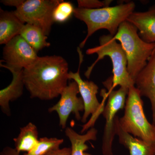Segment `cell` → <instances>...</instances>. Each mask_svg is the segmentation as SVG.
I'll list each match as a JSON object with an SVG mask.
<instances>
[{
	"instance_id": "obj_1",
	"label": "cell",
	"mask_w": 155,
	"mask_h": 155,
	"mask_svg": "<svg viewBox=\"0 0 155 155\" xmlns=\"http://www.w3.org/2000/svg\"><path fill=\"white\" fill-rule=\"evenodd\" d=\"M68 64L60 56L39 57L23 69L24 85L31 97L52 100L61 95L68 85Z\"/></svg>"
},
{
	"instance_id": "obj_2",
	"label": "cell",
	"mask_w": 155,
	"mask_h": 155,
	"mask_svg": "<svg viewBox=\"0 0 155 155\" xmlns=\"http://www.w3.org/2000/svg\"><path fill=\"white\" fill-rule=\"evenodd\" d=\"M135 7L134 2H129L114 7L98 9L75 8L73 14L74 16L84 22L87 28V35L81 43L79 48H83L89 38L100 29H107L110 35L115 36L119 25L126 21L133 13Z\"/></svg>"
},
{
	"instance_id": "obj_3",
	"label": "cell",
	"mask_w": 155,
	"mask_h": 155,
	"mask_svg": "<svg viewBox=\"0 0 155 155\" xmlns=\"http://www.w3.org/2000/svg\"><path fill=\"white\" fill-rule=\"evenodd\" d=\"M138 30L130 22L125 21L119 25L114 36L125 51L127 59V69L132 80L136 78L147 65L155 48V43H149L139 35Z\"/></svg>"
},
{
	"instance_id": "obj_4",
	"label": "cell",
	"mask_w": 155,
	"mask_h": 155,
	"mask_svg": "<svg viewBox=\"0 0 155 155\" xmlns=\"http://www.w3.org/2000/svg\"><path fill=\"white\" fill-rule=\"evenodd\" d=\"M100 45L87 50V55L97 54V58L91 66L87 68L84 75L89 78L94 67L99 61L106 56L110 58L113 64V88L116 87L126 89L135 85V82L130 77L127 71V59L120 44L117 42L111 35H102L100 38Z\"/></svg>"
},
{
	"instance_id": "obj_5",
	"label": "cell",
	"mask_w": 155,
	"mask_h": 155,
	"mask_svg": "<svg viewBox=\"0 0 155 155\" xmlns=\"http://www.w3.org/2000/svg\"><path fill=\"white\" fill-rule=\"evenodd\" d=\"M138 89L134 85L128 90L124 116L119 119L123 130L148 143L155 144V125L145 115L143 102Z\"/></svg>"
},
{
	"instance_id": "obj_6",
	"label": "cell",
	"mask_w": 155,
	"mask_h": 155,
	"mask_svg": "<svg viewBox=\"0 0 155 155\" xmlns=\"http://www.w3.org/2000/svg\"><path fill=\"white\" fill-rule=\"evenodd\" d=\"M108 92L107 93L108 101L103 112V116L106 119L102 141L103 154L114 155L112 145L115 132V120L116 114L119 110L125 107L126 97L129 89L120 87L118 90L114 91L113 88V76H111L103 82Z\"/></svg>"
},
{
	"instance_id": "obj_7",
	"label": "cell",
	"mask_w": 155,
	"mask_h": 155,
	"mask_svg": "<svg viewBox=\"0 0 155 155\" xmlns=\"http://www.w3.org/2000/svg\"><path fill=\"white\" fill-rule=\"evenodd\" d=\"M63 0H26L14 11L24 24L37 26L46 35H49L54 24L53 14Z\"/></svg>"
},
{
	"instance_id": "obj_8",
	"label": "cell",
	"mask_w": 155,
	"mask_h": 155,
	"mask_svg": "<svg viewBox=\"0 0 155 155\" xmlns=\"http://www.w3.org/2000/svg\"><path fill=\"white\" fill-rule=\"evenodd\" d=\"M77 51L79 54L80 59L78 70L76 72H69L68 77L69 80L74 81L77 83L79 93L83 100L84 109V113L81 117V122L86 123L88 116L91 114L92 115L89 123L83 126L81 132L83 133L87 129L90 127H93L94 125L96 119L101 113H103L105 107L104 103L101 104L97 98V94L99 89L97 85L93 81H84L81 77L79 70L81 65L83 61V55L80 48H78Z\"/></svg>"
},
{
	"instance_id": "obj_9",
	"label": "cell",
	"mask_w": 155,
	"mask_h": 155,
	"mask_svg": "<svg viewBox=\"0 0 155 155\" xmlns=\"http://www.w3.org/2000/svg\"><path fill=\"white\" fill-rule=\"evenodd\" d=\"M37 52L20 35L15 37L5 45L1 67L8 69H24L38 58Z\"/></svg>"
},
{
	"instance_id": "obj_10",
	"label": "cell",
	"mask_w": 155,
	"mask_h": 155,
	"mask_svg": "<svg viewBox=\"0 0 155 155\" xmlns=\"http://www.w3.org/2000/svg\"><path fill=\"white\" fill-rule=\"evenodd\" d=\"M77 83L74 81L70 82L61 94V97L58 103L49 108V113L55 111L59 118V125L63 129L67 127V123L71 113L75 115L77 120L81 119L80 112L84 110L82 98L77 97L79 93Z\"/></svg>"
},
{
	"instance_id": "obj_11",
	"label": "cell",
	"mask_w": 155,
	"mask_h": 155,
	"mask_svg": "<svg viewBox=\"0 0 155 155\" xmlns=\"http://www.w3.org/2000/svg\"><path fill=\"white\" fill-rule=\"evenodd\" d=\"M135 84L141 96L146 97L150 100L152 123L155 125V48L147 65L136 78Z\"/></svg>"
},
{
	"instance_id": "obj_12",
	"label": "cell",
	"mask_w": 155,
	"mask_h": 155,
	"mask_svg": "<svg viewBox=\"0 0 155 155\" xmlns=\"http://www.w3.org/2000/svg\"><path fill=\"white\" fill-rule=\"evenodd\" d=\"M126 21L137 28L143 40L155 43V6L145 12H134Z\"/></svg>"
},
{
	"instance_id": "obj_13",
	"label": "cell",
	"mask_w": 155,
	"mask_h": 155,
	"mask_svg": "<svg viewBox=\"0 0 155 155\" xmlns=\"http://www.w3.org/2000/svg\"><path fill=\"white\" fill-rule=\"evenodd\" d=\"M13 75L11 83L0 91V107L3 113L8 116H11L10 101H13L20 97L23 94L25 86L23 78V69H10Z\"/></svg>"
},
{
	"instance_id": "obj_14",
	"label": "cell",
	"mask_w": 155,
	"mask_h": 155,
	"mask_svg": "<svg viewBox=\"0 0 155 155\" xmlns=\"http://www.w3.org/2000/svg\"><path fill=\"white\" fill-rule=\"evenodd\" d=\"M115 132L119 142L129 150L130 155H155V144L148 143L125 132L120 126L117 116L115 120Z\"/></svg>"
},
{
	"instance_id": "obj_15",
	"label": "cell",
	"mask_w": 155,
	"mask_h": 155,
	"mask_svg": "<svg viewBox=\"0 0 155 155\" xmlns=\"http://www.w3.org/2000/svg\"><path fill=\"white\" fill-rule=\"evenodd\" d=\"M24 25L14 11L0 9V44L6 45L15 37L20 35Z\"/></svg>"
},
{
	"instance_id": "obj_16",
	"label": "cell",
	"mask_w": 155,
	"mask_h": 155,
	"mask_svg": "<svg viewBox=\"0 0 155 155\" xmlns=\"http://www.w3.org/2000/svg\"><path fill=\"white\" fill-rule=\"evenodd\" d=\"M97 133V130L94 127H92L84 134L77 133L71 127H67L65 134L71 143V155H92L85 152L89 148L86 142L96 140Z\"/></svg>"
},
{
	"instance_id": "obj_17",
	"label": "cell",
	"mask_w": 155,
	"mask_h": 155,
	"mask_svg": "<svg viewBox=\"0 0 155 155\" xmlns=\"http://www.w3.org/2000/svg\"><path fill=\"white\" fill-rule=\"evenodd\" d=\"M38 132L36 125L29 122L24 127L20 128V131L17 138L14 139L15 149L18 153H28L35 147L38 143Z\"/></svg>"
},
{
	"instance_id": "obj_18",
	"label": "cell",
	"mask_w": 155,
	"mask_h": 155,
	"mask_svg": "<svg viewBox=\"0 0 155 155\" xmlns=\"http://www.w3.org/2000/svg\"><path fill=\"white\" fill-rule=\"evenodd\" d=\"M20 35L37 52L51 46L50 43L47 41L48 36L45 34L41 28L35 25L25 24Z\"/></svg>"
},
{
	"instance_id": "obj_19",
	"label": "cell",
	"mask_w": 155,
	"mask_h": 155,
	"mask_svg": "<svg viewBox=\"0 0 155 155\" xmlns=\"http://www.w3.org/2000/svg\"><path fill=\"white\" fill-rule=\"evenodd\" d=\"M63 139L44 137L39 140L35 147L24 155H48L60 149V146L64 142Z\"/></svg>"
},
{
	"instance_id": "obj_20",
	"label": "cell",
	"mask_w": 155,
	"mask_h": 155,
	"mask_svg": "<svg viewBox=\"0 0 155 155\" xmlns=\"http://www.w3.org/2000/svg\"><path fill=\"white\" fill-rule=\"evenodd\" d=\"M75 8L69 2H61L53 12L54 22L62 23L67 21L74 14Z\"/></svg>"
},
{
	"instance_id": "obj_21",
	"label": "cell",
	"mask_w": 155,
	"mask_h": 155,
	"mask_svg": "<svg viewBox=\"0 0 155 155\" xmlns=\"http://www.w3.org/2000/svg\"><path fill=\"white\" fill-rule=\"evenodd\" d=\"M112 1H100L98 0H78V8L94 9L109 7Z\"/></svg>"
},
{
	"instance_id": "obj_22",
	"label": "cell",
	"mask_w": 155,
	"mask_h": 155,
	"mask_svg": "<svg viewBox=\"0 0 155 155\" xmlns=\"http://www.w3.org/2000/svg\"><path fill=\"white\" fill-rule=\"evenodd\" d=\"M71 148L65 147L50 153L48 155H71ZM0 155H20L15 148L6 147L0 153Z\"/></svg>"
},
{
	"instance_id": "obj_23",
	"label": "cell",
	"mask_w": 155,
	"mask_h": 155,
	"mask_svg": "<svg viewBox=\"0 0 155 155\" xmlns=\"http://www.w3.org/2000/svg\"><path fill=\"white\" fill-rule=\"evenodd\" d=\"M24 0H2L1 2L5 6L16 7V8L21 5Z\"/></svg>"
}]
</instances>
